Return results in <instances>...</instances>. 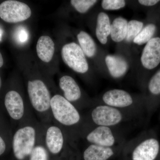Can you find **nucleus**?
Segmentation results:
<instances>
[{
  "instance_id": "1",
  "label": "nucleus",
  "mask_w": 160,
  "mask_h": 160,
  "mask_svg": "<svg viewBox=\"0 0 160 160\" xmlns=\"http://www.w3.org/2000/svg\"><path fill=\"white\" fill-rule=\"evenodd\" d=\"M43 125L35 117L20 124L15 132L12 140L13 155L17 160H26L29 158L36 146Z\"/></svg>"
},
{
  "instance_id": "2",
  "label": "nucleus",
  "mask_w": 160,
  "mask_h": 160,
  "mask_svg": "<svg viewBox=\"0 0 160 160\" xmlns=\"http://www.w3.org/2000/svg\"><path fill=\"white\" fill-rule=\"evenodd\" d=\"M27 89L31 109L40 122L43 124L52 123L50 109L52 97L46 84L40 79L29 80Z\"/></svg>"
},
{
  "instance_id": "3",
  "label": "nucleus",
  "mask_w": 160,
  "mask_h": 160,
  "mask_svg": "<svg viewBox=\"0 0 160 160\" xmlns=\"http://www.w3.org/2000/svg\"><path fill=\"white\" fill-rule=\"evenodd\" d=\"M50 109L52 123L63 130L65 128L77 125L81 120V116L77 108L61 95L55 94L52 97Z\"/></svg>"
},
{
  "instance_id": "4",
  "label": "nucleus",
  "mask_w": 160,
  "mask_h": 160,
  "mask_svg": "<svg viewBox=\"0 0 160 160\" xmlns=\"http://www.w3.org/2000/svg\"><path fill=\"white\" fill-rule=\"evenodd\" d=\"M4 105L11 119L21 123L34 117L32 109L26 106L21 95L15 90L7 92L4 99Z\"/></svg>"
},
{
  "instance_id": "5",
  "label": "nucleus",
  "mask_w": 160,
  "mask_h": 160,
  "mask_svg": "<svg viewBox=\"0 0 160 160\" xmlns=\"http://www.w3.org/2000/svg\"><path fill=\"white\" fill-rule=\"evenodd\" d=\"M31 14L29 6L22 2L8 0L0 4V18L6 22H23L29 19Z\"/></svg>"
},
{
  "instance_id": "6",
  "label": "nucleus",
  "mask_w": 160,
  "mask_h": 160,
  "mask_svg": "<svg viewBox=\"0 0 160 160\" xmlns=\"http://www.w3.org/2000/svg\"><path fill=\"white\" fill-rule=\"evenodd\" d=\"M43 140L46 149L49 154L59 155L64 150L66 144L65 132L53 123L43 124Z\"/></svg>"
},
{
  "instance_id": "7",
  "label": "nucleus",
  "mask_w": 160,
  "mask_h": 160,
  "mask_svg": "<svg viewBox=\"0 0 160 160\" xmlns=\"http://www.w3.org/2000/svg\"><path fill=\"white\" fill-rule=\"evenodd\" d=\"M63 61L69 68L76 72L84 73L89 69V65L81 47L74 42L68 43L62 49Z\"/></svg>"
},
{
  "instance_id": "8",
  "label": "nucleus",
  "mask_w": 160,
  "mask_h": 160,
  "mask_svg": "<svg viewBox=\"0 0 160 160\" xmlns=\"http://www.w3.org/2000/svg\"><path fill=\"white\" fill-rule=\"evenodd\" d=\"M91 117L97 125L107 127L118 124L122 118L118 109L106 106H97L92 112Z\"/></svg>"
},
{
  "instance_id": "9",
  "label": "nucleus",
  "mask_w": 160,
  "mask_h": 160,
  "mask_svg": "<svg viewBox=\"0 0 160 160\" xmlns=\"http://www.w3.org/2000/svg\"><path fill=\"white\" fill-rule=\"evenodd\" d=\"M141 61L143 67L149 70L159 65L160 38H153L146 43L142 52Z\"/></svg>"
},
{
  "instance_id": "10",
  "label": "nucleus",
  "mask_w": 160,
  "mask_h": 160,
  "mask_svg": "<svg viewBox=\"0 0 160 160\" xmlns=\"http://www.w3.org/2000/svg\"><path fill=\"white\" fill-rule=\"evenodd\" d=\"M159 144L154 138L148 139L136 147L132 153L133 160H154L159 151Z\"/></svg>"
},
{
  "instance_id": "11",
  "label": "nucleus",
  "mask_w": 160,
  "mask_h": 160,
  "mask_svg": "<svg viewBox=\"0 0 160 160\" xmlns=\"http://www.w3.org/2000/svg\"><path fill=\"white\" fill-rule=\"evenodd\" d=\"M86 140L92 144L110 147L115 143L111 129L107 126H99L86 136Z\"/></svg>"
},
{
  "instance_id": "12",
  "label": "nucleus",
  "mask_w": 160,
  "mask_h": 160,
  "mask_svg": "<svg viewBox=\"0 0 160 160\" xmlns=\"http://www.w3.org/2000/svg\"><path fill=\"white\" fill-rule=\"evenodd\" d=\"M104 102L112 107L124 108L132 103V98L129 93L121 89H114L106 92L103 96Z\"/></svg>"
},
{
  "instance_id": "13",
  "label": "nucleus",
  "mask_w": 160,
  "mask_h": 160,
  "mask_svg": "<svg viewBox=\"0 0 160 160\" xmlns=\"http://www.w3.org/2000/svg\"><path fill=\"white\" fill-rule=\"evenodd\" d=\"M59 85L64 92V97L72 102H76L81 97L79 86L74 79L69 76H64L60 78Z\"/></svg>"
},
{
  "instance_id": "14",
  "label": "nucleus",
  "mask_w": 160,
  "mask_h": 160,
  "mask_svg": "<svg viewBox=\"0 0 160 160\" xmlns=\"http://www.w3.org/2000/svg\"><path fill=\"white\" fill-rule=\"evenodd\" d=\"M105 61L109 73L113 78L122 77L128 70V63L119 56L109 55L106 57Z\"/></svg>"
},
{
  "instance_id": "15",
  "label": "nucleus",
  "mask_w": 160,
  "mask_h": 160,
  "mask_svg": "<svg viewBox=\"0 0 160 160\" xmlns=\"http://www.w3.org/2000/svg\"><path fill=\"white\" fill-rule=\"evenodd\" d=\"M37 52L40 59L48 63L52 59L55 51L54 43L47 36H42L38 40L36 46Z\"/></svg>"
},
{
  "instance_id": "16",
  "label": "nucleus",
  "mask_w": 160,
  "mask_h": 160,
  "mask_svg": "<svg viewBox=\"0 0 160 160\" xmlns=\"http://www.w3.org/2000/svg\"><path fill=\"white\" fill-rule=\"evenodd\" d=\"M110 147H104L92 144L87 147L83 153L84 160H107L113 155Z\"/></svg>"
},
{
  "instance_id": "17",
  "label": "nucleus",
  "mask_w": 160,
  "mask_h": 160,
  "mask_svg": "<svg viewBox=\"0 0 160 160\" xmlns=\"http://www.w3.org/2000/svg\"><path fill=\"white\" fill-rule=\"evenodd\" d=\"M111 32V24L108 15L104 12L99 13L97 18L96 35L102 44H106Z\"/></svg>"
},
{
  "instance_id": "18",
  "label": "nucleus",
  "mask_w": 160,
  "mask_h": 160,
  "mask_svg": "<svg viewBox=\"0 0 160 160\" xmlns=\"http://www.w3.org/2000/svg\"><path fill=\"white\" fill-rule=\"evenodd\" d=\"M128 22L126 19L118 17L115 19L111 25L112 39L116 42H120L126 38Z\"/></svg>"
},
{
  "instance_id": "19",
  "label": "nucleus",
  "mask_w": 160,
  "mask_h": 160,
  "mask_svg": "<svg viewBox=\"0 0 160 160\" xmlns=\"http://www.w3.org/2000/svg\"><path fill=\"white\" fill-rule=\"evenodd\" d=\"M78 41L84 54L89 58L94 56L97 48L94 41L88 33L82 31L78 34Z\"/></svg>"
},
{
  "instance_id": "20",
  "label": "nucleus",
  "mask_w": 160,
  "mask_h": 160,
  "mask_svg": "<svg viewBox=\"0 0 160 160\" xmlns=\"http://www.w3.org/2000/svg\"><path fill=\"white\" fill-rule=\"evenodd\" d=\"M43 127L38 139L36 146L29 158V160H49V154L44 144L43 138Z\"/></svg>"
},
{
  "instance_id": "21",
  "label": "nucleus",
  "mask_w": 160,
  "mask_h": 160,
  "mask_svg": "<svg viewBox=\"0 0 160 160\" xmlns=\"http://www.w3.org/2000/svg\"><path fill=\"white\" fill-rule=\"evenodd\" d=\"M157 27L154 24H149L145 26L133 40V42L138 45L146 44L152 38L156 31Z\"/></svg>"
},
{
  "instance_id": "22",
  "label": "nucleus",
  "mask_w": 160,
  "mask_h": 160,
  "mask_svg": "<svg viewBox=\"0 0 160 160\" xmlns=\"http://www.w3.org/2000/svg\"><path fill=\"white\" fill-rule=\"evenodd\" d=\"M143 23L137 20H131L128 23L126 41L131 42L133 41L143 29Z\"/></svg>"
},
{
  "instance_id": "23",
  "label": "nucleus",
  "mask_w": 160,
  "mask_h": 160,
  "mask_svg": "<svg viewBox=\"0 0 160 160\" xmlns=\"http://www.w3.org/2000/svg\"><path fill=\"white\" fill-rule=\"evenodd\" d=\"M97 2L96 0H72L70 3L77 11L80 13H84Z\"/></svg>"
},
{
  "instance_id": "24",
  "label": "nucleus",
  "mask_w": 160,
  "mask_h": 160,
  "mask_svg": "<svg viewBox=\"0 0 160 160\" xmlns=\"http://www.w3.org/2000/svg\"><path fill=\"white\" fill-rule=\"evenodd\" d=\"M126 2L123 0H103L102 7L108 10H118L125 7Z\"/></svg>"
},
{
  "instance_id": "25",
  "label": "nucleus",
  "mask_w": 160,
  "mask_h": 160,
  "mask_svg": "<svg viewBox=\"0 0 160 160\" xmlns=\"http://www.w3.org/2000/svg\"><path fill=\"white\" fill-rule=\"evenodd\" d=\"M148 88L152 94H160V69L151 78L149 82Z\"/></svg>"
},
{
  "instance_id": "26",
  "label": "nucleus",
  "mask_w": 160,
  "mask_h": 160,
  "mask_svg": "<svg viewBox=\"0 0 160 160\" xmlns=\"http://www.w3.org/2000/svg\"><path fill=\"white\" fill-rule=\"evenodd\" d=\"M15 39L19 44H24L28 41L29 39V33L26 28L20 26L16 31Z\"/></svg>"
},
{
  "instance_id": "27",
  "label": "nucleus",
  "mask_w": 160,
  "mask_h": 160,
  "mask_svg": "<svg viewBox=\"0 0 160 160\" xmlns=\"http://www.w3.org/2000/svg\"><path fill=\"white\" fill-rule=\"evenodd\" d=\"M160 1L158 0H139V3L143 6H154L158 4Z\"/></svg>"
},
{
  "instance_id": "28",
  "label": "nucleus",
  "mask_w": 160,
  "mask_h": 160,
  "mask_svg": "<svg viewBox=\"0 0 160 160\" xmlns=\"http://www.w3.org/2000/svg\"><path fill=\"white\" fill-rule=\"evenodd\" d=\"M6 149V142L3 138L0 135V156L5 153Z\"/></svg>"
},
{
  "instance_id": "29",
  "label": "nucleus",
  "mask_w": 160,
  "mask_h": 160,
  "mask_svg": "<svg viewBox=\"0 0 160 160\" xmlns=\"http://www.w3.org/2000/svg\"><path fill=\"white\" fill-rule=\"evenodd\" d=\"M3 63H4V61H3V59L2 55L0 52V68L3 66Z\"/></svg>"
},
{
  "instance_id": "30",
  "label": "nucleus",
  "mask_w": 160,
  "mask_h": 160,
  "mask_svg": "<svg viewBox=\"0 0 160 160\" xmlns=\"http://www.w3.org/2000/svg\"><path fill=\"white\" fill-rule=\"evenodd\" d=\"M3 35V30L2 27L0 26V42L2 41Z\"/></svg>"
},
{
  "instance_id": "31",
  "label": "nucleus",
  "mask_w": 160,
  "mask_h": 160,
  "mask_svg": "<svg viewBox=\"0 0 160 160\" xmlns=\"http://www.w3.org/2000/svg\"><path fill=\"white\" fill-rule=\"evenodd\" d=\"M2 79H1V77H0V89H1V87H2Z\"/></svg>"
}]
</instances>
